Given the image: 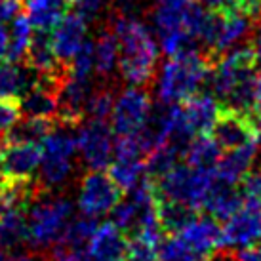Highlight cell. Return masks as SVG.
Returning <instances> with one entry per match:
<instances>
[{
  "label": "cell",
  "mask_w": 261,
  "mask_h": 261,
  "mask_svg": "<svg viewBox=\"0 0 261 261\" xmlns=\"http://www.w3.org/2000/svg\"><path fill=\"white\" fill-rule=\"evenodd\" d=\"M193 0H154L152 8V25L160 35H166L170 31H179L185 21V12Z\"/></svg>",
  "instance_id": "cell-24"
},
{
  "label": "cell",
  "mask_w": 261,
  "mask_h": 261,
  "mask_svg": "<svg viewBox=\"0 0 261 261\" xmlns=\"http://www.w3.org/2000/svg\"><path fill=\"white\" fill-rule=\"evenodd\" d=\"M0 261H35V259L27 254H8V255H4Z\"/></svg>",
  "instance_id": "cell-42"
},
{
  "label": "cell",
  "mask_w": 261,
  "mask_h": 261,
  "mask_svg": "<svg viewBox=\"0 0 261 261\" xmlns=\"http://www.w3.org/2000/svg\"><path fill=\"white\" fill-rule=\"evenodd\" d=\"M254 116H257L261 120V71L255 73L254 79V92H252V111Z\"/></svg>",
  "instance_id": "cell-37"
},
{
  "label": "cell",
  "mask_w": 261,
  "mask_h": 261,
  "mask_svg": "<svg viewBox=\"0 0 261 261\" xmlns=\"http://www.w3.org/2000/svg\"><path fill=\"white\" fill-rule=\"evenodd\" d=\"M73 221V202L65 196H46L42 191L27 208V244L51 248Z\"/></svg>",
  "instance_id": "cell-4"
},
{
  "label": "cell",
  "mask_w": 261,
  "mask_h": 261,
  "mask_svg": "<svg viewBox=\"0 0 261 261\" xmlns=\"http://www.w3.org/2000/svg\"><path fill=\"white\" fill-rule=\"evenodd\" d=\"M21 116L23 113H21V107H19V101L0 97V136L4 138Z\"/></svg>",
  "instance_id": "cell-33"
},
{
  "label": "cell",
  "mask_w": 261,
  "mask_h": 261,
  "mask_svg": "<svg viewBox=\"0 0 261 261\" xmlns=\"http://www.w3.org/2000/svg\"><path fill=\"white\" fill-rule=\"evenodd\" d=\"M94 56H95V73L101 76L111 74L115 69H118V58H120V50H118V40H116L115 33H101L97 40H94Z\"/></svg>",
  "instance_id": "cell-28"
},
{
  "label": "cell",
  "mask_w": 261,
  "mask_h": 261,
  "mask_svg": "<svg viewBox=\"0 0 261 261\" xmlns=\"http://www.w3.org/2000/svg\"><path fill=\"white\" fill-rule=\"evenodd\" d=\"M115 105V97L111 90H94L86 103V116L90 120H107Z\"/></svg>",
  "instance_id": "cell-32"
},
{
  "label": "cell",
  "mask_w": 261,
  "mask_h": 261,
  "mask_svg": "<svg viewBox=\"0 0 261 261\" xmlns=\"http://www.w3.org/2000/svg\"><path fill=\"white\" fill-rule=\"evenodd\" d=\"M23 10V0H0V23H10Z\"/></svg>",
  "instance_id": "cell-36"
},
{
  "label": "cell",
  "mask_w": 261,
  "mask_h": 261,
  "mask_svg": "<svg viewBox=\"0 0 261 261\" xmlns=\"http://www.w3.org/2000/svg\"><path fill=\"white\" fill-rule=\"evenodd\" d=\"M58 124V120L51 118H33L25 116L19 118L12 130L4 136V141H29V143H38L42 141Z\"/></svg>",
  "instance_id": "cell-27"
},
{
  "label": "cell",
  "mask_w": 261,
  "mask_h": 261,
  "mask_svg": "<svg viewBox=\"0 0 261 261\" xmlns=\"http://www.w3.org/2000/svg\"><path fill=\"white\" fill-rule=\"evenodd\" d=\"M234 261H261V242L255 246L239 250L234 254Z\"/></svg>",
  "instance_id": "cell-38"
},
{
  "label": "cell",
  "mask_w": 261,
  "mask_h": 261,
  "mask_svg": "<svg viewBox=\"0 0 261 261\" xmlns=\"http://www.w3.org/2000/svg\"><path fill=\"white\" fill-rule=\"evenodd\" d=\"M152 111L151 95L143 86H130L115 99L111 111V128L115 136H134L145 126Z\"/></svg>",
  "instance_id": "cell-10"
},
{
  "label": "cell",
  "mask_w": 261,
  "mask_h": 261,
  "mask_svg": "<svg viewBox=\"0 0 261 261\" xmlns=\"http://www.w3.org/2000/svg\"><path fill=\"white\" fill-rule=\"evenodd\" d=\"M8 42H10L8 25L6 23H0V61L8 59Z\"/></svg>",
  "instance_id": "cell-40"
},
{
  "label": "cell",
  "mask_w": 261,
  "mask_h": 261,
  "mask_svg": "<svg viewBox=\"0 0 261 261\" xmlns=\"http://www.w3.org/2000/svg\"><path fill=\"white\" fill-rule=\"evenodd\" d=\"M42 151L38 143L29 141H4L0 145V174L8 181H35L40 168Z\"/></svg>",
  "instance_id": "cell-11"
},
{
  "label": "cell",
  "mask_w": 261,
  "mask_h": 261,
  "mask_svg": "<svg viewBox=\"0 0 261 261\" xmlns=\"http://www.w3.org/2000/svg\"><path fill=\"white\" fill-rule=\"evenodd\" d=\"M76 151L90 170H107L115 159V132L107 120H90L79 124Z\"/></svg>",
  "instance_id": "cell-9"
},
{
  "label": "cell",
  "mask_w": 261,
  "mask_h": 261,
  "mask_svg": "<svg viewBox=\"0 0 261 261\" xmlns=\"http://www.w3.org/2000/svg\"><path fill=\"white\" fill-rule=\"evenodd\" d=\"M261 242V208L254 200H244V204L223 221V248L255 246Z\"/></svg>",
  "instance_id": "cell-12"
},
{
  "label": "cell",
  "mask_w": 261,
  "mask_h": 261,
  "mask_svg": "<svg viewBox=\"0 0 261 261\" xmlns=\"http://www.w3.org/2000/svg\"><path fill=\"white\" fill-rule=\"evenodd\" d=\"M118 40V73L128 86H145L152 79L160 56V44L152 31L136 15L120 14L113 23Z\"/></svg>",
  "instance_id": "cell-2"
},
{
  "label": "cell",
  "mask_w": 261,
  "mask_h": 261,
  "mask_svg": "<svg viewBox=\"0 0 261 261\" xmlns=\"http://www.w3.org/2000/svg\"><path fill=\"white\" fill-rule=\"evenodd\" d=\"M33 31H35V27L31 25L27 15L19 14L10 21V27H8V35H10L8 59L21 61V59L25 58V51H27V46H29V42H31Z\"/></svg>",
  "instance_id": "cell-29"
},
{
  "label": "cell",
  "mask_w": 261,
  "mask_h": 261,
  "mask_svg": "<svg viewBox=\"0 0 261 261\" xmlns=\"http://www.w3.org/2000/svg\"><path fill=\"white\" fill-rule=\"evenodd\" d=\"M143 2H145V0H113V4L118 8V12H120V14H126V15L136 14Z\"/></svg>",
  "instance_id": "cell-39"
},
{
  "label": "cell",
  "mask_w": 261,
  "mask_h": 261,
  "mask_svg": "<svg viewBox=\"0 0 261 261\" xmlns=\"http://www.w3.org/2000/svg\"><path fill=\"white\" fill-rule=\"evenodd\" d=\"M257 63L259 59L254 46H239L214 59L208 86L221 107H234L248 113L252 111Z\"/></svg>",
  "instance_id": "cell-1"
},
{
  "label": "cell",
  "mask_w": 261,
  "mask_h": 261,
  "mask_svg": "<svg viewBox=\"0 0 261 261\" xmlns=\"http://www.w3.org/2000/svg\"><path fill=\"white\" fill-rule=\"evenodd\" d=\"M128 237L113 221L97 225L88 244V261H124Z\"/></svg>",
  "instance_id": "cell-17"
},
{
  "label": "cell",
  "mask_w": 261,
  "mask_h": 261,
  "mask_svg": "<svg viewBox=\"0 0 261 261\" xmlns=\"http://www.w3.org/2000/svg\"><path fill=\"white\" fill-rule=\"evenodd\" d=\"M120 198L122 189L105 170H90L80 179L76 206L82 216L97 219L105 214H111Z\"/></svg>",
  "instance_id": "cell-7"
},
{
  "label": "cell",
  "mask_w": 261,
  "mask_h": 261,
  "mask_svg": "<svg viewBox=\"0 0 261 261\" xmlns=\"http://www.w3.org/2000/svg\"><path fill=\"white\" fill-rule=\"evenodd\" d=\"M95 229L94 218L73 219L58 242L51 244V261H88V244Z\"/></svg>",
  "instance_id": "cell-15"
},
{
  "label": "cell",
  "mask_w": 261,
  "mask_h": 261,
  "mask_svg": "<svg viewBox=\"0 0 261 261\" xmlns=\"http://www.w3.org/2000/svg\"><path fill=\"white\" fill-rule=\"evenodd\" d=\"M244 200H246V196L240 189V183L232 185V183L221 181L216 177V181L212 183L210 191L204 198L202 212L210 214L212 218L219 219V221H225L239 210L244 204Z\"/></svg>",
  "instance_id": "cell-20"
},
{
  "label": "cell",
  "mask_w": 261,
  "mask_h": 261,
  "mask_svg": "<svg viewBox=\"0 0 261 261\" xmlns=\"http://www.w3.org/2000/svg\"><path fill=\"white\" fill-rule=\"evenodd\" d=\"M69 126L54 130L40 141V168H38V183L42 189L59 187L73 174V160L76 152V136L67 130Z\"/></svg>",
  "instance_id": "cell-6"
},
{
  "label": "cell",
  "mask_w": 261,
  "mask_h": 261,
  "mask_svg": "<svg viewBox=\"0 0 261 261\" xmlns=\"http://www.w3.org/2000/svg\"><path fill=\"white\" fill-rule=\"evenodd\" d=\"M156 261H212L189 246L179 234H166L160 240Z\"/></svg>",
  "instance_id": "cell-31"
},
{
  "label": "cell",
  "mask_w": 261,
  "mask_h": 261,
  "mask_svg": "<svg viewBox=\"0 0 261 261\" xmlns=\"http://www.w3.org/2000/svg\"><path fill=\"white\" fill-rule=\"evenodd\" d=\"M221 147L216 143V139L210 134H198L191 139L183 151L185 164L193 168H202V170H214L221 159Z\"/></svg>",
  "instance_id": "cell-23"
},
{
  "label": "cell",
  "mask_w": 261,
  "mask_h": 261,
  "mask_svg": "<svg viewBox=\"0 0 261 261\" xmlns=\"http://www.w3.org/2000/svg\"><path fill=\"white\" fill-rule=\"evenodd\" d=\"M76 0H27V17L35 29L50 31L56 23L74 10Z\"/></svg>",
  "instance_id": "cell-22"
},
{
  "label": "cell",
  "mask_w": 261,
  "mask_h": 261,
  "mask_svg": "<svg viewBox=\"0 0 261 261\" xmlns=\"http://www.w3.org/2000/svg\"><path fill=\"white\" fill-rule=\"evenodd\" d=\"M107 4H109V0H76L74 10L90 23L97 19L107 10Z\"/></svg>",
  "instance_id": "cell-34"
},
{
  "label": "cell",
  "mask_w": 261,
  "mask_h": 261,
  "mask_svg": "<svg viewBox=\"0 0 261 261\" xmlns=\"http://www.w3.org/2000/svg\"><path fill=\"white\" fill-rule=\"evenodd\" d=\"M107 170L116 185L122 189V193H128L134 187H138L147 177L145 159H115Z\"/></svg>",
  "instance_id": "cell-26"
},
{
  "label": "cell",
  "mask_w": 261,
  "mask_h": 261,
  "mask_svg": "<svg viewBox=\"0 0 261 261\" xmlns=\"http://www.w3.org/2000/svg\"><path fill=\"white\" fill-rule=\"evenodd\" d=\"M257 149H259V141H248L244 145L223 151L218 166H216V177L221 181L239 185L250 174Z\"/></svg>",
  "instance_id": "cell-18"
},
{
  "label": "cell",
  "mask_w": 261,
  "mask_h": 261,
  "mask_svg": "<svg viewBox=\"0 0 261 261\" xmlns=\"http://www.w3.org/2000/svg\"><path fill=\"white\" fill-rule=\"evenodd\" d=\"M25 59L38 73H56L63 71L65 67L59 63L58 56L51 46V37L48 29H35L31 42L25 51Z\"/></svg>",
  "instance_id": "cell-21"
},
{
  "label": "cell",
  "mask_w": 261,
  "mask_h": 261,
  "mask_svg": "<svg viewBox=\"0 0 261 261\" xmlns=\"http://www.w3.org/2000/svg\"><path fill=\"white\" fill-rule=\"evenodd\" d=\"M162 239H164V232H141L136 237H128L124 261H156Z\"/></svg>",
  "instance_id": "cell-30"
},
{
  "label": "cell",
  "mask_w": 261,
  "mask_h": 261,
  "mask_svg": "<svg viewBox=\"0 0 261 261\" xmlns=\"http://www.w3.org/2000/svg\"><path fill=\"white\" fill-rule=\"evenodd\" d=\"M214 58L198 50L168 56L156 80V94L162 103L174 105L198 94L208 86Z\"/></svg>",
  "instance_id": "cell-3"
},
{
  "label": "cell",
  "mask_w": 261,
  "mask_h": 261,
  "mask_svg": "<svg viewBox=\"0 0 261 261\" xmlns=\"http://www.w3.org/2000/svg\"><path fill=\"white\" fill-rule=\"evenodd\" d=\"M214 181H216L214 170L193 168L177 162L168 174L152 181V185L159 198L189 204L198 212H202V202Z\"/></svg>",
  "instance_id": "cell-5"
},
{
  "label": "cell",
  "mask_w": 261,
  "mask_h": 261,
  "mask_svg": "<svg viewBox=\"0 0 261 261\" xmlns=\"http://www.w3.org/2000/svg\"><path fill=\"white\" fill-rule=\"evenodd\" d=\"M254 50H255V56H257V59L261 61V21L259 25H257V31H255V38H254Z\"/></svg>",
  "instance_id": "cell-41"
},
{
  "label": "cell",
  "mask_w": 261,
  "mask_h": 261,
  "mask_svg": "<svg viewBox=\"0 0 261 261\" xmlns=\"http://www.w3.org/2000/svg\"><path fill=\"white\" fill-rule=\"evenodd\" d=\"M240 189L248 200H254L261 208V170L250 172V174L240 181Z\"/></svg>",
  "instance_id": "cell-35"
},
{
  "label": "cell",
  "mask_w": 261,
  "mask_h": 261,
  "mask_svg": "<svg viewBox=\"0 0 261 261\" xmlns=\"http://www.w3.org/2000/svg\"><path fill=\"white\" fill-rule=\"evenodd\" d=\"M189 246L204 257H214V254L223 248V223L208 216H196L177 232Z\"/></svg>",
  "instance_id": "cell-16"
},
{
  "label": "cell",
  "mask_w": 261,
  "mask_h": 261,
  "mask_svg": "<svg viewBox=\"0 0 261 261\" xmlns=\"http://www.w3.org/2000/svg\"><path fill=\"white\" fill-rule=\"evenodd\" d=\"M208 134L221 151H229L248 141H261V120L248 111L221 107Z\"/></svg>",
  "instance_id": "cell-8"
},
{
  "label": "cell",
  "mask_w": 261,
  "mask_h": 261,
  "mask_svg": "<svg viewBox=\"0 0 261 261\" xmlns=\"http://www.w3.org/2000/svg\"><path fill=\"white\" fill-rule=\"evenodd\" d=\"M156 210H159V221L164 234H177L189 221H193L200 214L189 204L166 200L159 196H156Z\"/></svg>",
  "instance_id": "cell-25"
},
{
  "label": "cell",
  "mask_w": 261,
  "mask_h": 261,
  "mask_svg": "<svg viewBox=\"0 0 261 261\" xmlns=\"http://www.w3.org/2000/svg\"><path fill=\"white\" fill-rule=\"evenodd\" d=\"M38 71L25 61L2 59L0 61V97L19 101L23 95L35 86Z\"/></svg>",
  "instance_id": "cell-19"
},
{
  "label": "cell",
  "mask_w": 261,
  "mask_h": 261,
  "mask_svg": "<svg viewBox=\"0 0 261 261\" xmlns=\"http://www.w3.org/2000/svg\"><path fill=\"white\" fill-rule=\"evenodd\" d=\"M92 92V80H82L65 73L58 90V122L63 126H76L82 122Z\"/></svg>",
  "instance_id": "cell-14"
},
{
  "label": "cell",
  "mask_w": 261,
  "mask_h": 261,
  "mask_svg": "<svg viewBox=\"0 0 261 261\" xmlns=\"http://www.w3.org/2000/svg\"><path fill=\"white\" fill-rule=\"evenodd\" d=\"M88 25L90 23L76 10H71L50 29L51 46H54L59 63L63 67L74 58V54L88 40Z\"/></svg>",
  "instance_id": "cell-13"
}]
</instances>
